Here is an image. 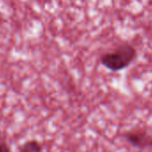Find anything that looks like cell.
Returning a JSON list of instances; mask_svg holds the SVG:
<instances>
[{
  "label": "cell",
  "instance_id": "1",
  "mask_svg": "<svg viewBox=\"0 0 152 152\" xmlns=\"http://www.w3.org/2000/svg\"><path fill=\"white\" fill-rule=\"evenodd\" d=\"M136 56V48L130 43L124 42L117 46L112 52L104 54L100 62L108 70L118 72L127 68L135 60Z\"/></svg>",
  "mask_w": 152,
  "mask_h": 152
},
{
  "label": "cell",
  "instance_id": "2",
  "mask_svg": "<svg viewBox=\"0 0 152 152\" xmlns=\"http://www.w3.org/2000/svg\"><path fill=\"white\" fill-rule=\"evenodd\" d=\"M124 138L134 148L140 149L152 148V135L143 129H132L124 133Z\"/></svg>",
  "mask_w": 152,
  "mask_h": 152
},
{
  "label": "cell",
  "instance_id": "3",
  "mask_svg": "<svg viewBox=\"0 0 152 152\" xmlns=\"http://www.w3.org/2000/svg\"><path fill=\"white\" fill-rule=\"evenodd\" d=\"M20 152H40V146L36 141H30L21 148Z\"/></svg>",
  "mask_w": 152,
  "mask_h": 152
},
{
  "label": "cell",
  "instance_id": "4",
  "mask_svg": "<svg viewBox=\"0 0 152 152\" xmlns=\"http://www.w3.org/2000/svg\"><path fill=\"white\" fill-rule=\"evenodd\" d=\"M0 152H10L7 144L2 140H0Z\"/></svg>",
  "mask_w": 152,
  "mask_h": 152
},
{
  "label": "cell",
  "instance_id": "5",
  "mask_svg": "<svg viewBox=\"0 0 152 152\" xmlns=\"http://www.w3.org/2000/svg\"><path fill=\"white\" fill-rule=\"evenodd\" d=\"M0 23H1V16H0Z\"/></svg>",
  "mask_w": 152,
  "mask_h": 152
}]
</instances>
